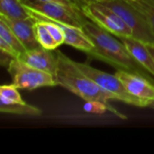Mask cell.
Masks as SVG:
<instances>
[{"instance_id": "obj_1", "label": "cell", "mask_w": 154, "mask_h": 154, "mask_svg": "<svg viewBox=\"0 0 154 154\" xmlns=\"http://www.w3.org/2000/svg\"><path fill=\"white\" fill-rule=\"evenodd\" d=\"M94 44L88 54L92 58L105 61L117 69L143 75L152 80V75L132 56L123 42L118 41L110 32L104 30L89 19L82 27Z\"/></svg>"}, {"instance_id": "obj_2", "label": "cell", "mask_w": 154, "mask_h": 154, "mask_svg": "<svg viewBox=\"0 0 154 154\" xmlns=\"http://www.w3.org/2000/svg\"><path fill=\"white\" fill-rule=\"evenodd\" d=\"M58 65L54 75L57 85L74 93L85 101H100L109 106V100H116V97L102 89L94 80L84 74L77 63L57 51Z\"/></svg>"}, {"instance_id": "obj_3", "label": "cell", "mask_w": 154, "mask_h": 154, "mask_svg": "<svg viewBox=\"0 0 154 154\" xmlns=\"http://www.w3.org/2000/svg\"><path fill=\"white\" fill-rule=\"evenodd\" d=\"M29 14L35 20L48 19L68 25L82 28L88 18L83 10L60 3L44 2L40 0H21Z\"/></svg>"}, {"instance_id": "obj_4", "label": "cell", "mask_w": 154, "mask_h": 154, "mask_svg": "<svg viewBox=\"0 0 154 154\" xmlns=\"http://www.w3.org/2000/svg\"><path fill=\"white\" fill-rule=\"evenodd\" d=\"M104 5L113 9L133 31V37L146 44H154V33L144 14L134 6L130 0H103Z\"/></svg>"}, {"instance_id": "obj_5", "label": "cell", "mask_w": 154, "mask_h": 154, "mask_svg": "<svg viewBox=\"0 0 154 154\" xmlns=\"http://www.w3.org/2000/svg\"><path fill=\"white\" fill-rule=\"evenodd\" d=\"M82 10L84 14L90 21L120 39L133 37L132 29L121 16L103 3L95 2L88 4L85 5Z\"/></svg>"}, {"instance_id": "obj_6", "label": "cell", "mask_w": 154, "mask_h": 154, "mask_svg": "<svg viewBox=\"0 0 154 154\" xmlns=\"http://www.w3.org/2000/svg\"><path fill=\"white\" fill-rule=\"evenodd\" d=\"M12 84L19 89L32 90L42 87H54L57 82L53 75L32 68L19 59L14 58L7 66Z\"/></svg>"}, {"instance_id": "obj_7", "label": "cell", "mask_w": 154, "mask_h": 154, "mask_svg": "<svg viewBox=\"0 0 154 154\" xmlns=\"http://www.w3.org/2000/svg\"><path fill=\"white\" fill-rule=\"evenodd\" d=\"M80 70L86 74L88 78L94 80L102 89L114 95L116 100L123 101L128 105L135 106L138 107H146L149 106V104L145 101H143L133 95H131L116 75H112L104 71H101L97 69L91 67L87 63L76 62Z\"/></svg>"}, {"instance_id": "obj_8", "label": "cell", "mask_w": 154, "mask_h": 154, "mask_svg": "<svg viewBox=\"0 0 154 154\" xmlns=\"http://www.w3.org/2000/svg\"><path fill=\"white\" fill-rule=\"evenodd\" d=\"M116 75L131 95L147 102L149 105L153 101L154 84L150 79L137 73L121 69H118Z\"/></svg>"}, {"instance_id": "obj_9", "label": "cell", "mask_w": 154, "mask_h": 154, "mask_svg": "<svg viewBox=\"0 0 154 154\" xmlns=\"http://www.w3.org/2000/svg\"><path fill=\"white\" fill-rule=\"evenodd\" d=\"M17 59L26 65L36 69L55 75L58 65L57 54L52 53L51 50L39 47L33 50L26 51L22 53Z\"/></svg>"}, {"instance_id": "obj_10", "label": "cell", "mask_w": 154, "mask_h": 154, "mask_svg": "<svg viewBox=\"0 0 154 154\" xmlns=\"http://www.w3.org/2000/svg\"><path fill=\"white\" fill-rule=\"evenodd\" d=\"M0 19L6 23L27 51L41 47L35 36L34 24L36 20L33 17L30 15L24 19H13L0 14Z\"/></svg>"}, {"instance_id": "obj_11", "label": "cell", "mask_w": 154, "mask_h": 154, "mask_svg": "<svg viewBox=\"0 0 154 154\" xmlns=\"http://www.w3.org/2000/svg\"><path fill=\"white\" fill-rule=\"evenodd\" d=\"M122 42L130 51L132 56L139 62V64H141L154 77V60L147 48L146 43L134 37L123 38Z\"/></svg>"}, {"instance_id": "obj_12", "label": "cell", "mask_w": 154, "mask_h": 154, "mask_svg": "<svg viewBox=\"0 0 154 154\" xmlns=\"http://www.w3.org/2000/svg\"><path fill=\"white\" fill-rule=\"evenodd\" d=\"M0 112L6 114L23 115V116H40L42 111L25 102H6L0 99Z\"/></svg>"}, {"instance_id": "obj_13", "label": "cell", "mask_w": 154, "mask_h": 154, "mask_svg": "<svg viewBox=\"0 0 154 154\" xmlns=\"http://www.w3.org/2000/svg\"><path fill=\"white\" fill-rule=\"evenodd\" d=\"M0 14L13 19H24L30 14L21 0H0Z\"/></svg>"}, {"instance_id": "obj_14", "label": "cell", "mask_w": 154, "mask_h": 154, "mask_svg": "<svg viewBox=\"0 0 154 154\" xmlns=\"http://www.w3.org/2000/svg\"><path fill=\"white\" fill-rule=\"evenodd\" d=\"M34 32L36 39L42 47L52 51L60 46L56 42L53 36L51 35V33L50 32V31L48 30L43 22L36 21L34 24Z\"/></svg>"}, {"instance_id": "obj_15", "label": "cell", "mask_w": 154, "mask_h": 154, "mask_svg": "<svg viewBox=\"0 0 154 154\" xmlns=\"http://www.w3.org/2000/svg\"><path fill=\"white\" fill-rule=\"evenodd\" d=\"M0 38L5 41L9 45H11L19 53V56L27 51L23 43L20 42V40L10 29V27L2 19H0Z\"/></svg>"}, {"instance_id": "obj_16", "label": "cell", "mask_w": 154, "mask_h": 154, "mask_svg": "<svg viewBox=\"0 0 154 154\" xmlns=\"http://www.w3.org/2000/svg\"><path fill=\"white\" fill-rule=\"evenodd\" d=\"M83 108L87 113L99 115V114H104L106 111H109L120 118H123V119L126 118V116L124 114H121L120 112H118L114 106H109L100 101H86Z\"/></svg>"}, {"instance_id": "obj_17", "label": "cell", "mask_w": 154, "mask_h": 154, "mask_svg": "<svg viewBox=\"0 0 154 154\" xmlns=\"http://www.w3.org/2000/svg\"><path fill=\"white\" fill-rule=\"evenodd\" d=\"M130 2L144 14L154 33V0H130Z\"/></svg>"}, {"instance_id": "obj_18", "label": "cell", "mask_w": 154, "mask_h": 154, "mask_svg": "<svg viewBox=\"0 0 154 154\" xmlns=\"http://www.w3.org/2000/svg\"><path fill=\"white\" fill-rule=\"evenodd\" d=\"M18 89L14 84L12 85H3L0 88V99L6 102H24Z\"/></svg>"}, {"instance_id": "obj_19", "label": "cell", "mask_w": 154, "mask_h": 154, "mask_svg": "<svg viewBox=\"0 0 154 154\" xmlns=\"http://www.w3.org/2000/svg\"><path fill=\"white\" fill-rule=\"evenodd\" d=\"M0 50H1V51L10 55L13 58L17 59L19 57V53L11 45H9L5 41H4L2 38H0Z\"/></svg>"}, {"instance_id": "obj_20", "label": "cell", "mask_w": 154, "mask_h": 154, "mask_svg": "<svg viewBox=\"0 0 154 154\" xmlns=\"http://www.w3.org/2000/svg\"><path fill=\"white\" fill-rule=\"evenodd\" d=\"M40 1H44V2H53V3H60L69 6H74V7H79L82 9V6L78 0H40Z\"/></svg>"}, {"instance_id": "obj_21", "label": "cell", "mask_w": 154, "mask_h": 154, "mask_svg": "<svg viewBox=\"0 0 154 154\" xmlns=\"http://www.w3.org/2000/svg\"><path fill=\"white\" fill-rule=\"evenodd\" d=\"M78 1L80 3L81 6H82V8H83L85 5H88V4L95 3V2H101V1H103V0H78Z\"/></svg>"}, {"instance_id": "obj_22", "label": "cell", "mask_w": 154, "mask_h": 154, "mask_svg": "<svg viewBox=\"0 0 154 154\" xmlns=\"http://www.w3.org/2000/svg\"><path fill=\"white\" fill-rule=\"evenodd\" d=\"M146 45H147V48H148V50H149V51H150V53H151L154 60V44H146Z\"/></svg>"}, {"instance_id": "obj_23", "label": "cell", "mask_w": 154, "mask_h": 154, "mask_svg": "<svg viewBox=\"0 0 154 154\" xmlns=\"http://www.w3.org/2000/svg\"><path fill=\"white\" fill-rule=\"evenodd\" d=\"M149 107H151V108L154 109V100L153 101H152V102L150 103V105H149Z\"/></svg>"}, {"instance_id": "obj_24", "label": "cell", "mask_w": 154, "mask_h": 154, "mask_svg": "<svg viewBox=\"0 0 154 154\" xmlns=\"http://www.w3.org/2000/svg\"><path fill=\"white\" fill-rule=\"evenodd\" d=\"M133 1H136V0H133Z\"/></svg>"}]
</instances>
